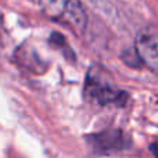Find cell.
Returning <instances> with one entry per match:
<instances>
[{"label":"cell","mask_w":158,"mask_h":158,"mask_svg":"<svg viewBox=\"0 0 158 158\" xmlns=\"http://www.w3.org/2000/svg\"><path fill=\"white\" fill-rule=\"evenodd\" d=\"M45 17L80 35L87 27V13L80 0H39Z\"/></svg>","instance_id":"1"},{"label":"cell","mask_w":158,"mask_h":158,"mask_svg":"<svg viewBox=\"0 0 158 158\" xmlns=\"http://www.w3.org/2000/svg\"><path fill=\"white\" fill-rule=\"evenodd\" d=\"M84 95L91 104L101 106L123 104L126 98V94L114 83H110L108 78H104L101 76H95L94 73H89L85 80Z\"/></svg>","instance_id":"2"},{"label":"cell","mask_w":158,"mask_h":158,"mask_svg":"<svg viewBox=\"0 0 158 158\" xmlns=\"http://www.w3.org/2000/svg\"><path fill=\"white\" fill-rule=\"evenodd\" d=\"M134 51L141 63L148 70L158 76V32L146 31L141 32L136 39Z\"/></svg>","instance_id":"3"}]
</instances>
